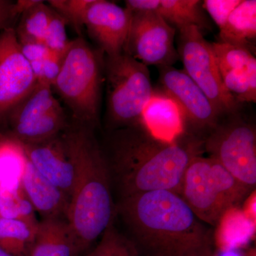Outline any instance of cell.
<instances>
[{"label": "cell", "mask_w": 256, "mask_h": 256, "mask_svg": "<svg viewBox=\"0 0 256 256\" xmlns=\"http://www.w3.org/2000/svg\"><path fill=\"white\" fill-rule=\"evenodd\" d=\"M102 150L118 201L154 191L180 195L188 165L204 151L200 138L183 132L168 140L142 124L114 130Z\"/></svg>", "instance_id": "obj_1"}, {"label": "cell", "mask_w": 256, "mask_h": 256, "mask_svg": "<svg viewBox=\"0 0 256 256\" xmlns=\"http://www.w3.org/2000/svg\"><path fill=\"white\" fill-rule=\"evenodd\" d=\"M116 218L140 256L214 255L213 228L178 194L154 191L116 202Z\"/></svg>", "instance_id": "obj_2"}, {"label": "cell", "mask_w": 256, "mask_h": 256, "mask_svg": "<svg viewBox=\"0 0 256 256\" xmlns=\"http://www.w3.org/2000/svg\"><path fill=\"white\" fill-rule=\"evenodd\" d=\"M92 129L74 122L63 132L75 172L67 220L78 256L90 250L116 218L108 166Z\"/></svg>", "instance_id": "obj_3"}, {"label": "cell", "mask_w": 256, "mask_h": 256, "mask_svg": "<svg viewBox=\"0 0 256 256\" xmlns=\"http://www.w3.org/2000/svg\"><path fill=\"white\" fill-rule=\"evenodd\" d=\"M252 192L218 162L200 156L185 172L180 196L202 222L215 227Z\"/></svg>", "instance_id": "obj_4"}, {"label": "cell", "mask_w": 256, "mask_h": 256, "mask_svg": "<svg viewBox=\"0 0 256 256\" xmlns=\"http://www.w3.org/2000/svg\"><path fill=\"white\" fill-rule=\"evenodd\" d=\"M102 68L99 55L82 36L70 41L52 88L76 124L94 128L98 122Z\"/></svg>", "instance_id": "obj_5"}, {"label": "cell", "mask_w": 256, "mask_h": 256, "mask_svg": "<svg viewBox=\"0 0 256 256\" xmlns=\"http://www.w3.org/2000/svg\"><path fill=\"white\" fill-rule=\"evenodd\" d=\"M107 118L112 130L142 124L154 92L148 66L122 52L107 56Z\"/></svg>", "instance_id": "obj_6"}, {"label": "cell", "mask_w": 256, "mask_h": 256, "mask_svg": "<svg viewBox=\"0 0 256 256\" xmlns=\"http://www.w3.org/2000/svg\"><path fill=\"white\" fill-rule=\"evenodd\" d=\"M239 110L220 118L205 138L204 150L210 158L254 191L256 186V126Z\"/></svg>", "instance_id": "obj_7"}, {"label": "cell", "mask_w": 256, "mask_h": 256, "mask_svg": "<svg viewBox=\"0 0 256 256\" xmlns=\"http://www.w3.org/2000/svg\"><path fill=\"white\" fill-rule=\"evenodd\" d=\"M178 30V53L185 73L204 92L222 116L239 110L240 104L224 86L212 44L205 40L196 26H183Z\"/></svg>", "instance_id": "obj_8"}, {"label": "cell", "mask_w": 256, "mask_h": 256, "mask_svg": "<svg viewBox=\"0 0 256 256\" xmlns=\"http://www.w3.org/2000/svg\"><path fill=\"white\" fill-rule=\"evenodd\" d=\"M158 68L160 90L178 106L182 118L184 132L204 140L222 114L184 70L172 66Z\"/></svg>", "instance_id": "obj_9"}, {"label": "cell", "mask_w": 256, "mask_h": 256, "mask_svg": "<svg viewBox=\"0 0 256 256\" xmlns=\"http://www.w3.org/2000/svg\"><path fill=\"white\" fill-rule=\"evenodd\" d=\"M175 28L158 12L132 13L124 53L146 66H171L178 60Z\"/></svg>", "instance_id": "obj_10"}, {"label": "cell", "mask_w": 256, "mask_h": 256, "mask_svg": "<svg viewBox=\"0 0 256 256\" xmlns=\"http://www.w3.org/2000/svg\"><path fill=\"white\" fill-rule=\"evenodd\" d=\"M37 80L13 28L0 32V120L34 88Z\"/></svg>", "instance_id": "obj_11"}, {"label": "cell", "mask_w": 256, "mask_h": 256, "mask_svg": "<svg viewBox=\"0 0 256 256\" xmlns=\"http://www.w3.org/2000/svg\"><path fill=\"white\" fill-rule=\"evenodd\" d=\"M132 13L112 2L92 0L86 14L84 26L107 56L124 52Z\"/></svg>", "instance_id": "obj_12"}, {"label": "cell", "mask_w": 256, "mask_h": 256, "mask_svg": "<svg viewBox=\"0 0 256 256\" xmlns=\"http://www.w3.org/2000/svg\"><path fill=\"white\" fill-rule=\"evenodd\" d=\"M63 132L41 142L34 144L18 142L25 158L34 168L70 198L75 172Z\"/></svg>", "instance_id": "obj_13"}, {"label": "cell", "mask_w": 256, "mask_h": 256, "mask_svg": "<svg viewBox=\"0 0 256 256\" xmlns=\"http://www.w3.org/2000/svg\"><path fill=\"white\" fill-rule=\"evenodd\" d=\"M20 184L35 212L41 216L42 220H67L70 197L40 174L25 156L22 165Z\"/></svg>", "instance_id": "obj_14"}, {"label": "cell", "mask_w": 256, "mask_h": 256, "mask_svg": "<svg viewBox=\"0 0 256 256\" xmlns=\"http://www.w3.org/2000/svg\"><path fill=\"white\" fill-rule=\"evenodd\" d=\"M30 256H78L76 240L68 220H40Z\"/></svg>", "instance_id": "obj_15"}, {"label": "cell", "mask_w": 256, "mask_h": 256, "mask_svg": "<svg viewBox=\"0 0 256 256\" xmlns=\"http://www.w3.org/2000/svg\"><path fill=\"white\" fill-rule=\"evenodd\" d=\"M142 124L156 137L171 140L184 132L182 118L174 101L160 90H154L143 111Z\"/></svg>", "instance_id": "obj_16"}, {"label": "cell", "mask_w": 256, "mask_h": 256, "mask_svg": "<svg viewBox=\"0 0 256 256\" xmlns=\"http://www.w3.org/2000/svg\"><path fill=\"white\" fill-rule=\"evenodd\" d=\"M256 37V1L242 0L220 30L218 42L246 47L252 52V42Z\"/></svg>", "instance_id": "obj_17"}, {"label": "cell", "mask_w": 256, "mask_h": 256, "mask_svg": "<svg viewBox=\"0 0 256 256\" xmlns=\"http://www.w3.org/2000/svg\"><path fill=\"white\" fill-rule=\"evenodd\" d=\"M68 126L65 112L60 106L30 122L12 126L11 136L22 144H34L58 136Z\"/></svg>", "instance_id": "obj_18"}, {"label": "cell", "mask_w": 256, "mask_h": 256, "mask_svg": "<svg viewBox=\"0 0 256 256\" xmlns=\"http://www.w3.org/2000/svg\"><path fill=\"white\" fill-rule=\"evenodd\" d=\"M60 106L52 86L37 82L36 86L9 114L12 126L24 124L48 114Z\"/></svg>", "instance_id": "obj_19"}, {"label": "cell", "mask_w": 256, "mask_h": 256, "mask_svg": "<svg viewBox=\"0 0 256 256\" xmlns=\"http://www.w3.org/2000/svg\"><path fill=\"white\" fill-rule=\"evenodd\" d=\"M158 13L170 25L178 28L194 26L202 32L210 28L203 2L200 0H160Z\"/></svg>", "instance_id": "obj_20"}, {"label": "cell", "mask_w": 256, "mask_h": 256, "mask_svg": "<svg viewBox=\"0 0 256 256\" xmlns=\"http://www.w3.org/2000/svg\"><path fill=\"white\" fill-rule=\"evenodd\" d=\"M37 226L0 217V248L12 256H30Z\"/></svg>", "instance_id": "obj_21"}, {"label": "cell", "mask_w": 256, "mask_h": 256, "mask_svg": "<svg viewBox=\"0 0 256 256\" xmlns=\"http://www.w3.org/2000/svg\"><path fill=\"white\" fill-rule=\"evenodd\" d=\"M0 217L37 226L36 212L18 184H0Z\"/></svg>", "instance_id": "obj_22"}, {"label": "cell", "mask_w": 256, "mask_h": 256, "mask_svg": "<svg viewBox=\"0 0 256 256\" xmlns=\"http://www.w3.org/2000/svg\"><path fill=\"white\" fill-rule=\"evenodd\" d=\"M54 11L44 1H38L21 14L15 30L20 42H44Z\"/></svg>", "instance_id": "obj_23"}, {"label": "cell", "mask_w": 256, "mask_h": 256, "mask_svg": "<svg viewBox=\"0 0 256 256\" xmlns=\"http://www.w3.org/2000/svg\"><path fill=\"white\" fill-rule=\"evenodd\" d=\"M222 82L239 104L256 102V60L252 56L244 69L229 70L220 74Z\"/></svg>", "instance_id": "obj_24"}, {"label": "cell", "mask_w": 256, "mask_h": 256, "mask_svg": "<svg viewBox=\"0 0 256 256\" xmlns=\"http://www.w3.org/2000/svg\"><path fill=\"white\" fill-rule=\"evenodd\" d=\"M116 220L106 229L86 256H140L130 239L116 226Z\"/></svg>", "instance_id": "obj_25"}, {"label": "cell", "mask_w": 256, "mask_h": 256, "mask_svg": "<svg viewBox=\"0 0 256 256\" xmlns=\"http://www.w3.org/2000/svg\"><path fill=\"white\" fill-rule=\"evenodd\" d=\"M210 44L220 74L244 69L249 60L254 56L252 52L246 47L220 42Z\"/></svg>", "instance_id": "obj_26"}, {"label": "cell", "mask_w": 256, "mask_h": 256, "mask_svg": "<svg viewBox=\"0 0 256 256\" xmlns=\"http://www.w3.org/2000/svg\"><path fill=\"white\" fill-rule=\"evenodd\" d=\"M92 0H50L48 1L52 10L62 16L67 24L72 25L80 34L84 26V20Z\"/></svg>", "instance_id": "obj_27"}, {"label": "cell", "mask_w": 256, "mask_h": 256, "mask_svg": "<svg viewBox=\"0 0 256 256\" xmlns=\"http://www.w3.org/2000/svg\"><path fill=\"white\" fill-rule=\"evenodd\" d=\"M67 24L66 21L54 11L44 40V43L53 54L64 56L68 50L70 41L67 35Z\"/></svg>", "instance_id": "obj_28"}, {"label": "cell", "mask_w": 256, "mask_h": 256, "mask_svg": "<svg viewBox=\"0 0 256 256\" xmlns=\"http://www.w3.org/2000/svg\"><path fill=\"white\" fill-rule=\"evenodd\" d=\"M64 56L52 54L43 60L30 62L32 72L37 82H45L53 86L60 74Z\"/></svg>", "instance_id": "obj_29"}, {"label": "cell", "mask_w": 256, "mask_h": 256, "mask_svg": "<svg viewBox=\"0 0 256 256\" xmlns=\"http://www.w3.org/2000/svg\"><path fill=\"white\" fill-rule=\"evenodd\" d=\"M242 0H205L204 9L206 10L220 30H222Z\"/></svg>", "instance_id": "obj_30"}, {"label": "cell", "mask_w": 256, "mask_h": 256, "mask_svg": "<svg viewBox=\"0 0 256 256\" xmlns=\"http://www.w3.org/2000/svg\"><path fill=\"white\" fill-rule=\"evenodd\" d=\"M20 45L22 53L28 62L43 60L52 54L44 42H20Z\"/></svg>", "instance_id": "obj_31"}, {"label": "cell", "mask_w": 256, "mask_h": 256, "mask_svg": "<svg viewBox=\"0 0 256 256\" xmlns=\"http://www.w3.org/2000/svg\"><path fill=\"white\" fill-rule=\"evenodd\" d=\"M21 14L16 2L0 0V32L5 28H12L9 26L10 24Z\"/></svg>", "instance_id": "obj_32"}, {"label": "cell", "mask_w": 256, "mask_h": 256, "mask_svg": "<svg viewBox=\"0 0 256 256\" xmlns=\"http://www.w3.org/2000/svg\"><path fill=\"white\" fill-rule=\"evenodd\" d=\"M124 4L131 13L158 12L160 0H126Z\"/></svg>", "instance_id": "obj_33"}, {"label": "cell", "mask_w": 256, "mask_h": 256, "mask_svg": "<svg viewBox=\"0 0 256 256\" xmlns=\"http://www.w3.org/2000/svg\"><path fill=\"white\" fill-rule=\"evenodd\" d=\"M0 256H12L10 255V254H8V252H5V250H3L2 248H0Z\"/></svg>", "instance_id": "obj_34"}, {"label": "cell", "mask_w": 256, "mask_h": 256, "mask_svg": "<svg viewBox=\"0 0 256 256\" xmlns=\"http://www.w3.org/2000/svg\"><path fill=\"white\" fill-rule=\"evenodd\" d=\"M214 256V255H206V256Z\"/></svg>", "instance_id": "obj_35"}]
</instances>
